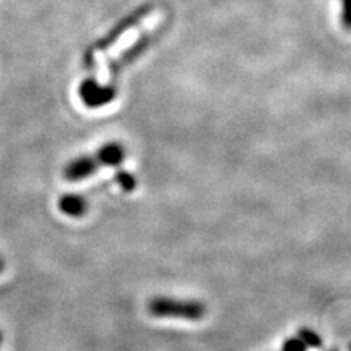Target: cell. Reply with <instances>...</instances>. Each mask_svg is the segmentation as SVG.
<instances>
[{
  "label": "cell",
  "instance_id": "4",
  "mask_svg": "<svg viewBox=\"0 0 351 351\" xmlns=\"http://www.w3.org/2000/svg\"><path fill=\"white\" fill-rule=\"evenodd\" d=\"M81 101L88 108H100L112 103L117 91L113 85H101L94 78H88L81 82L78 88Z\"/></svg>",
  "mask_w": 351,
  "mask_h": 351
},
{
  "label": "cell",
  "instance_id": "6",
  "mask_svg": "<svg viewBox=\"0 0 351 351\" xmlns=\"http://www.w3.org/2000/svg\"><path fill=\"white\" fill-rule=\"evenodd\" d=\"M59 210L64 215L72 217V218H80L86 214L88 202L85 197L80 195L68 193V195H63L59 199Z\"/></svg>",
  "mask_w": 351,
  "mask_h": 351
},
{
  "label": "cell",
  "instance_id": "10",
  "mask_svg": "<svg viewBox=\"0 0 351 351\" xmlns=\"http://www.w3.org/2000/svg\"><path fill=\"white\" fill-rule=\"evenodd\" d=\"M306 350H307V346L302 341L299 337L287 338L281 348V351H306Z\"/></svg>",
  "mask_w": 351,
  "mask_h": 351
},
{
  "label": "cell",
  "instance_id": "1",
  "mask_svg": "<svg viewBox=\"0 0 351 351\" xmlns=\"http://www.w3.org/2000/svg\"><path fill=\"white\" fill-rule=\"evenodd\" d=\"M156 9L154 3H144L138 6L135 10H132L129 15H126L123 19H120L117 24L110 29L107 34L101 38H98L93 44L88 46V49L84 51V66L88 69H93L97 66V58L100 54L113 49L114 44H117L122 40L128 32L135 29L142 21L147 19Z\"/></svg>",
  "mask_w": 351,
  "mask_h": 351
},
{
  "label": "cell",
  "instance_id": "2",
  "mask_svg": "<svg viewBox=\"0 0 351 351\" xmlns=\"http://www.w3.org/2000/svg\"><path fill=\"white\" fill-rule=\"evenodd\" d=\"M147 311L154 317H169V319H184V321H201L205 317L208 309L204 302L199 300H184L158 295L148 300Z\"/></svg>",
  "mask_w": 351,
  "mask_h": 351
},
{
  "label": "cell",
  "instance_id": "8",
  "mask_svg": "<svg viewBox=\"0 0 351 351\" xmlns=\"http://www.w3.org/2000/svg\"><path fill=\"white\" fill-rule=\"evenodd\" d=\"M114 180L120 186V188H122V191H125V192L130 193V192H134L136 189L138 182L135 179V176L129 173V171H126V170H119L114 176Z\"/></svg>",
  "mask_w": 351,
  "mask_h": 351
},
{
  "label": "cell",
  "instance_id": "7",
  "mask_svg": "<svg viewBox=\"0 0 351 351\" xmlns=\"http://www.w3.org/2000/svg\"><path fill=\"white\" fill-rule=\"evenodd\" d=\"M95 156L98 157V160H100L101 166L117 167L123 162L126 151H125L123 145L117 144V142H110V144H107V145H104V147L98 149Z\"/></svg>",
  "mask_w": 351,
  "mask_h": 351
},
{
  "label": "cell",
  "instance_id": "3",
  "mask_svg": "<svg viewBox=\"0 0 351 351\" xmlns=\"http://www.w3.org/2000/svg\"><path fill=\"white\" fill-rule=\"evenodd\" d=\"M158 34H160V29L142 32V36H139L138 40L132 43L126 50L120 51L114 59L108 62L107 64L108 75L112 76V78H116V76L122 72L126 66L134 63L136 59L142 56V54H145V51L157 41Z\"/></svg>",
  "mask_w": 351,
  "mask_h": 351
},
{
  "label": "cell",
  "instance_id": "13",
  "mask_svg": "<svg viewBox=\"0 0 351 351\" xmlns=\"http://www.w3.org/2000/svg\"><path fill=\"white\" fill-rule=\"evenodd\" d=\"M2 343H3V334L0 332V346H2Z\"/></svg>",
  "mask_w": 351,
  "mask_h": 351
},
{
  "label": "cell",
  "instance_id": "11",
  "mask_svg": "<svg viewBox=\"0 0 351 351\" xmlns=\"http://www.w3.org/2000/svg\"><path fill=\"white\" fill-rule=\"evenodd\" d=\"M341 25L351 31V0H341Z\"/></svg>",
  "mask_w": 351,
  "mask_h": 351
},
{
  "label": "cell",
  "instance_id": "12",
  "mask_svg": "<svg viewBox=\"0 0 351 351\" xmlns=\"http://www.w3.org/2000/svg\"><path fill=\"white\" fill-rule=\"evenodd\" d=\"M3 269H5V259L0 256V274L3 272Z\"/></svg>",
  "mask_w": 351,
  "mask_h": 351
},
{
  "label": "cell",
  "instance_id": "9",
  "mask_svg": "<svg viewBox=\"0 0 351 351\" xmlns=\"http://www.w3.org/2000/svg\"><path fill=\"white\" fill-rule=\"evenodd\" d=\"M302 341L307 346V347H313V348H321L322 347V338L319 337V334H316L313 329L311 328H300L299 329V335H298Z\"/></svg>",
  "mask_w": 351,
  "mask_h": 351
},
{
  "label": "cell",
  "instance_id": "5",
  "mask_svg": "<svg viewBox=\"0 0 351 351\" xmlns=\"http://www.w3.org/2000/svg\"><path fill=\"white\" fill-rule=\"evenodd\" d=\"M103 167L97 156H85L71 161L64 169V179L71 182H78L88 179L98 169Z\"/></svg>",
  "mask_w": 351,
  "mask_h": 351
},
{
  "label": "cell",
  "instance_id": "14",
  "mask_svg": "<svg viewBox=\"0 0 351 351\" xmlns=\"http://www.w3.org/2000/svg\"><path fill=\"white\" fill-rule=\"evenodd\" d=\"M348 351H351V344H350V347H348Z\"/></svg>",
  "mask_w": 351,
  "mask_h": 351
}]
</instances>
